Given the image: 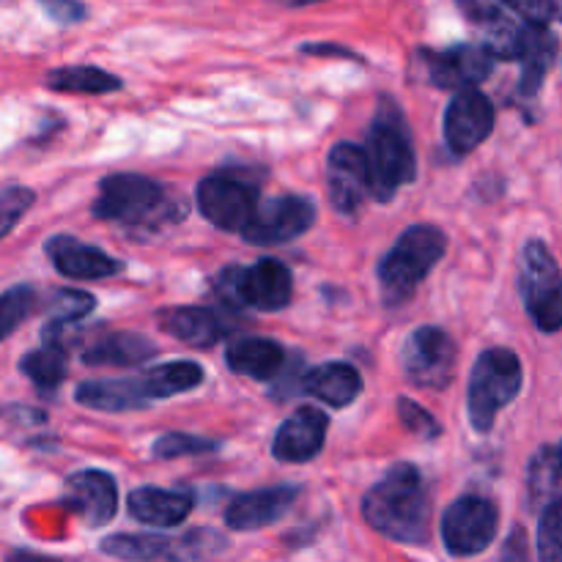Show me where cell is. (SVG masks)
<instances>
[{
	"label": "cell",
	"mask_w": 562,
	"mask_h": 562,
	"mask_svg": "<svg viewBox=\"0 0 562 562\" xmlns=\"http://www.w3.org/2000/svg\"><path fill=\"white\" fill-rule=\"evenodd\" d=\"M521 390V362L510 349H486L470 376V420L475 431H492L499 409Z\"/></svg>",
	"instance_id": "cell-5"
},
{
	"label": "cell",
	"mask_w": 562,
	"mask_h": 562,
	"mask_svg": "<svg viewBox=\"0 0 562 562\" xmlns=\"http://www.w3.org/2000/svg\"><path fill=\"white\" fill-rule=\"evenodd\" d=\"M302 53H307V55H340V58H357V55L351 53V49L335 47V44H305V47H302Z\"/></svg>",
	"instance_id": "cell-42"
},
{
	"label": "cell",
	"mask_w": 562,
	"mask_h": 562,
	"mask_svg": "<svg viewBox=\"0 0 562 562\" xmlns=\"http://www.w3.org/2000/svg\"><path fill=\"white\" fill-rule=\"evenodd\" d=\"M316 223V203L305 195L269 198L258 206L245 236L250 245H283L296 239Z\"/></svg>",
	"instance_id": "cell-11"
},
{
	"label": "cell",
	"mask_w": 562,
	"mask_h": 562,
	"mask_svg": "<svg viewBox=\"0 0 562 562\" xmlns=\"http://www.w3.org/2000/svg\"><path fill=\"white\" fill-rule=\"evenodd\" d=\"M148 390V398H170V395L187 393V390L198 387L203 382V368L195 362H168V366H157L143 376Z\"/></svg>",
	"instance_id": "cell-29"
},
{
	"label": "cell",
	"mask_w": 562,
	"mask_h": 562,
	"mask_svg": "<svg viewBox=\"0 0 562 562\" xmlns=\"http://www.w3.org/2000/svg\"><path fill=\"white\" fill-rule=\"evenodd\" d=\"M456 3L464 11V16H470L472 22H483V25L499 20L503 14H510L508 0H456Z\"/></svg>",
	"instance_id": "cell-39"
},
{
	"label": "cell",
	"mask_w": 562,
	"mask_h": 562,
	"mask_svg": "<svg viewBox=\"0 0 562 562\" xmlns=\"http://www.w3.org/2000/svg\"><path fill=\"white\" fill-rule=\"evenodd\" d=\"M499 530L497 505L483 497H461L445 510L442 541L456 558H472L492 547Z\"/></svg>",
	"instance_id": "cell-10"
},
{
	"label": "cell",
	"mask_w": 562,
	"mask_h": 562,
	"mask_svg": "<svg viewBox=\"0 0 562 562\" xmlns=\"http://www.w3.org/2000/svg\"><path fill=\"white\" fill-rule=\"evenodd\" d=\"M554 459H558V470L562 475V445H560V448H554Z\"/></svg>",
	"instance_id": "cell-45"
},
{
	"label": "cell",
	"mask_w": 562,
	"mask_h": 562,
	"mask_svg": "<svg viewBox=\"0 0 562 562\" xmlns=\"http://www.w3.org/2000/svg\"><path fill=\"white\" fill-rule=\"evenodd\" d=\"M225 547L228 543H225L220 532L201 527V530H192L187 536L176 538L173 549H170V562H203L223 552Z\"/></svg>",
	"instance_id": "cell-32"
},
{
	"label": "cell",
	"mask_w": 562,
	"mask_h": 562,
	"mask_svg": "<svg viewBox=\"0 0 562 562\" xmlns=\"http://www.w3.org/2000/svg\"><path fill=\"white\" fill-rule=\"evenodd\" d=\"M459 349L456 340L439 327H420L406 338L401 366L406 379L423 390H445L453 382Z\"/></svg>",
	"instance_id": "cell-8"
},
{
	"label": "cell",
	"mask_w": 562,
	"mask_h": 562,
	"mask_svg": "<svg viewBox=\"0 0 562 562\" xmlns=\"http://www.w3.org/2000/svg\"><path fill=\"white\" fill-rule=\"evenodd\" d=\"M302 390L333 409H344V406L355 404L357 395L362 393V376L349 362H327V366L313 368L302 379Z\"/></svg>",
	"instance_id": "cell-20"
},
{
	"label": "cell",
	"mask_w": 562,
	"mask_h": 562,
	"mask_svg": "<svg viewBox=\"0 0 562 562\" xmlns=\"http://www.w3.org/2000/svg\"><path fill=\"white\" fill-rule=\"evenodd\" d=\"M47 88L58 93H110L119 91L121 80L97 66H64L49 71Z\"/></svg>",
	"instance_id": "cell-28"
},
{
	"label": "cell",
	"mask_w": 562,
	"mask_h": 562,
	"mask_svg": "<svg viewBox=\"0 0 562 562\" xmlns=\"http://www.w3.org/2000/svg\"><path fill=\"white\" fill-rule=\"evenodd\" d=\"M562 483L558 470V459H554V448L538 450L536 459L530 461V477H527V492H530L532 505H543L547 508L552 503V494Z\"/></svg>",
	"instance_id": "cell-31"
},
{
	"label": "cell",
	"mask_w": 562,
	"mask_h": 562,
	"mask_svg": "<svg viewBox=\"0 0 562 562\" xmlns=\"http://www.w3.org/2000/svg\"><path fill=\"white\" fill-rule=\"evenodd\" d=\"M44 252L53 261L55 272L69 280H102L124 272V261L108 256L99 247L82 245L75 236H53L44 245Z\"/></svg>",
	"instance_id": "cell-17"
},
{
	"label": "cell",
	"mask_w": 562,
	"mask_h": 562,
	"mask_svg": "<svg viewBox=\"0 0 562 562\" xmlns=\"http://www.w3.org/2000/svg\"><path fill=\"white\" fill-rule=\"evenodd\" d=\"M494 69V58L483 44H459L445 53L431 55V82L437 88H448V91H472L481 86Z\"/></svg>",
	"instance_id": "cell-14"
},
{
	"label": "cell",
	"mask_w": 562,
	"mask_h": 562,
	"mask_svg": "<svg viewBox=\"0 0 562 562\" xmlns=\"http://www.w3.org/2000/svg\"><path fill=\"white\" fill-rule=\"evenodd\" d=\"M362 516L384 538L426 543L431 536V494L420 470L395 464L362 499Z\"/></svg>",
	"instance_id": "cell-1"
},
{
	"label": "cell",
	"mask_w": 562,
	"mask_h": 562,
	"mask_svg": "<svg viewBox=\"0 0 562 562\" xmlns=\"http://www.w3.org/2000/svg\"><path fill=\"white\" fill-rule=\"evenodd\" d=\"M283 3L294 5V9H302V5H313V3H322V0H283Z\"/></svg>",
	"instance_id": "cell-44"
},
{
	"label": "cell",
	"mask_w": 562,
	"mask_h": 562,
	"mask_svg": "<svg viewBox=\"0 0 562 562\" xmlns=\"http://www.w3.org/2000/svg\"><path fill=\"white\" fill-rule=\"evenodd\" d=\"M220 445L214 439L195 437V434H165L154 442L151 453L157 459H181V456H198V453H214Z\"/></svg>",
	"instance_id": "cell-35"
},
{
	"label": "cell",
	"mask_w": 562,
	"mask_h": 562,
	"mask_svg": "<svg viewBox=\"0 0 562 562\" xmlns=\"http://www.w3.org/2000/svg\"><path fill=\"white\" fill-rule=\"evenodd\" d=\"M36 307V289L27 283L14 285V289L0 294V340L9 338L22 322L33 313Z\"/></svg>",
	"instance_id": "cell-33"
},
{
	"label": "cell",
	"mask_w": 562,
	"mask_h": 562,
	"mask_svg": "<svg viewBox=\"0 0 562 562\" xmlns=\"http://www.w3.org/2000/svg\"><path fill=\"white\" fill-rule=\"evenodd\" d=\"M327 190L329 201L340 214H357L362 203L373 195L371 168L366 148L338 143L327 157Z\"/></svg>",
	"instance_id": "cell-12"
},
{
	"label": "cell",
	"mask_w": 562,
	"mask_h": 562,
	"mask_svg": "<svg viewBox=\"0 0 562 562\" xmlns=\"http://www.w3.org/2000/svg\"><path fill=\"white\" fill-rule=\"evenodd\" d=\"M538 558L541 562H562V497H554L541 510L538 525Z\"/></svg>",
	"instance_id": "cell-34"
},
{
	"label": "cell",
	"mask_w": 562,
	"mask_h": 562,
	"mask_svg": "<svg viewBox=\"0 0 562 562\" xmlns=\"http://www.w3.org/2000/svg\"><path fill=\"white\" fill-rule=\"evenodd\" d=\"M508 11L527 25L562 22V0H508Z\"/></svg>",
	"instance_id": "cell-37"
},
{
	"label": "cell",
	"mask_w": 562,
	"mask_h": 562,
	"mask_svg": "<svg viewBox=\"0 0 562 562\" xmlns=\"http://www.w3.org/2000/svg\"><path fill=\"white\" fill-rule=\"evenodd\" d=\"M368 168L373 179V198L390 201L401 187L412 184L417 176L415 146L404 113L395 102L382 99L366 143Z\"/></svg>",
	"instance_id": "cell-3"
},
{
	"label": "cell",
	"mask_w": 562,
	"mask_h": 562,
	"mask_svg": "<svg viewBox=\"0 0 562 562\" xmlns=\"http://www.w3.org/2000/svg\"><path fill=\"white\" fill-rule=\"evenodd\" d=\"M75 401L97 412H132L151 404L143 376L137 379H93L77 384Z\"/></svg>",
	"instance_id": "cell-19"
},
{
	"label": "cell",
	"mask_w": 562,
	"mask_h": 562,
	"mask_svg": "<svg viewBox=\"0 0 562 562\" xmlns=\"http://www.w3.org/2000/svg\"><path fill=\"white\" fill-rule=\"evenodd\" d=\"M499 562H532L530 558V543H527V536L521 527H514L503 547V560Z\"/></svg>",
	"instance_id": "cell-41"
},
{
	"label": "cell",
	"mask_w": 562,
	"mask_h": 562,
	"mask_svg": "<svg viewBox=\"0 0 562 562\" xmlns=\"http://www.w3.org/2000/svg\"><path fill=\"white\" fill-rule=\"evenodd\" d=\"M66 366H69V357H66V349L60 344H44L42 349L27 351L20 360V371L42 393H55L64 384Z\"/></svg>",
	"instance_id": "cell-26"
},
{
	"label": "cell",
	"mask_w": 562,
	"mask_h": 562,
	"mask_svg": "<svg viewBox=\"0 0 562 562\" xmlns=\"http://www.w3.org/2000/svg\"><path fill=\"white\" fill-rule=\"evenodd\" d=\"M494 130V108L486 93L461 91L450 99L445 110V140L450 151L470 154L492 135Z\"/></svg>",
	"instance_id": "cell-13"
},
{
	"label": "cell",
	"mask_w": 562,
	"mask_h": 562,
	"mask_svg": "<svg viewBox=\"0 0 562 562\" xmlns=\"http://www.w3.org/2000/svg\"><path fill=\"white\" fill-rule=\"evenodd\" d=\"M42 9L47 11L49 20H55L58 25H75V22L86 20V5L80 0H38Z\"/></svg>",
	"instance_id": "cell-40"
},
{
	"label": "cell",
	"mask_w": 562,
	"mask_h": 562,
	"mask_svg": "<svg viewBox=\"0 0 562 562\" xmlns=\"http://www.w3.org/2000/svg\"><path fill=\"white\" fill-rule=\"evenodd\" d=\"M554 55H558V38L547 25H527L525 47H521V80L519 91L525 97H536L543 77L552 69Z\"/></svg>",
	"instance_id": "cell-24"
},
{
	"label": "cell",
	"mask_w": 562,
	"mask_h": 562,
	"mask_svg": "<svg viewBox=\"0 0 562 562\" xmlns=\"http://www.w3.org/2000/svg\"><path fill=\"white\" fill-rule=\"evenodd\" d=\"M398 415L401 423L420 439H437L439 431H442V426L434 420V415H428L420 404H415V401L409 398L398 401Z\"/></svg>",
	"instance_id": "cell-38"
},
{
	"label": "cell",
	"mask_w": 562,
	"mask_h": 562,
	"mask_svg": "<svg viewBox=\"0 0 562 562\" xmlns=\"http://www.w3.org/2000/svg\"><path fill=\"white\" fill-rule=\"evenodd\" d=\"M9 562H60L55 558H47V554H38V552H27V549H16V552H11Z\"/></svg>",
	"instance_id": "cell-43"
},
{
	"label": "cell",
	"mask_w": 562,
	"mask_h": 562,
	"mask_svg": "<svg viewBox=\"0 0 562 562\" xmlns=\"http://www.w3.org/2000/svg\"><path fill=\"white\" fill-rule=\"evenodd\" d=\"M159 324L165 333L173 335L176 340L195 349H209L217 340L225 338L228 327L220 322V316L209 307H176V311L159 313Z\"/></svg>",
	"instance_id": "cell-22"
},
{
	"label": "cell",
	"mask_w": 562,
	"mask_h": 562,
	"mask_svg": "<svg viewBox=\"0 0 562 562\" xmlns=\"http://www.w3.org/2000/svg\"><path fill=\"white\" fill-rule=\"evenodd\" d=\"M36 201V192L31 187H9L0 192V239L9 236L16 228L27 209Z\"/></svg>",
	"instance_id": "cell-36"
},
{
	"label": "cell",
	"mask_w": 562,
	"mask_h": 562,
	"mask_svg": "<svg viewBox=\"0 0 562 562\" xmlns=\"http://www.w3.org/2000/svg\"><path fill=\"white\" fill-rule=\"evenodd\" d=\"M225 362L234 373L250 379H274L285 366V349L269 338H241L225 351Z\"/></svg>",
	"instance_id": "cell-23"
},
{
	"label": "cell",
	"mask_w": 562,
	"mask_h": 562,
	"mask_svg": "<svg viewBox=\"0 0 562 562\" xmlns=\"http://www.w3.org/2000/svg\"><path fill=\"white\" fill-rule=\"evenodd\" d=\"M93 214L108 223H124L137 231H154L159 223L184 217V206L170 201L159 181L143 173H113L102 179Z\"/></svg>",
	"instance_id": "cell-2"
},
{
	"label": "cell",
	"mask_w": 562,
	"mask_h": 562,
	"mask_svg": "<svg viewBox=\"0 0 562 562\" xmlns=\"http://www.w3.org/2000/svg\"><path fill=\"white\" fill-rule=\"evenodd\" d=\"M64 503L86 521L88 527L108 525L115 516L119 488L115 481L102 470H82L66 481Z\"/></svg>",
	"instance_id": "cell-16"
},
{
	"label": "cell",
	"mask_w": 562,
	"mask_h": 562,
	"mask_svg": "<svg viewBox=\"0 0 562 562\" xmlns=\"http://www.w3.org/2000/svg\"><path fill=\"white\" fill-rule=\"evenodd\" d=\"M519 291L536 327L541 333H558L562 327V274L543 241L532 239L521 250Z\"/></svg>",
	"instance_id": "cell-7"
},
{
	"label": "cell",
	"mask_w": 562,
	"mask_h": 562,
	"mask_svg": "<svg viewBox=\"0 0 562 562\" xmlns=\"http://www.w3.org/2000/svg\"><path fill=\"white\" fill-rule=\"evenodd\" d=\"M97 300L86 291L77 289H60L49 296L47 302V327H44V344H53V340L60 338L69 324L80 322L88 313L93 311Z\"/></svg>",
	"instance_id": "cell-27"
},
{
	"label": "cell",
	"mask_w": 562,
	"mask_h": 562,
	"mask_svg": "<svg viewBox=\"0 0 562 562\" xmlns=\"http://www.w3.org/2000/svg\"><path fill=\"white\" fill-rule=\"evenodd\" d=\"M154 344L137 333H115L93 344L82 351L86 366H113V368H135L154 357Z\"/></svg>",
	"instance_id": "cell-25"
},
{
	"label": "cell",
	"mask_w": 562,
	"mask_h": 562,
	"mask_svg": "<svg viewBox=\"0 0 562 562\" xmlns=\"http://www.w3.org/2000/svg\"><path fill=\"white\" fill-rule=\"evenodd\" d=\"M214 289L225 302L236 307H258V311H283L294 294L291 269L278 258H261L252 267H231L217 278Z\"/></svg>",
	"instance_id": "cell-6"
},
{
	"label": "cell",
	"mask_w": 562,
	"mask_h": 562,
	"mask_svg": "<svg viewBox=\"0 0 562 562\" xmlns=\"http://www.w3.org/2000/svg\"><path fill=\"white\" fill-rule=\"evenodd\" d=\"M327 428L329 420L322 409H313V406L296 409L294 415L278 428V434H274V459L289 461V464H305V461H313L324 450Z\"/></svg>",
	"instance_id": "cell-15"
},
{
	"label": "cell",
	"mask_w": 562,
	"mask_h": 562,
	"mask_svg": "<svg viewBox=\"0 0 562 562\" xmlns=\"http://www.w3.org/2000/svg\"><path fill=\"white\" fill-rule=\"evenodd\" d=\"M448 239L434 225H412L398 236L379 263L382 296L390 307H398L417 291L434 267L442 261Z\"/></svg>",
	"instance_id": "cell-4"
},
{
	"label": "cell",
	"mask_w": 562,
	"mask_h": 562,
	"mask_svg": "<svg viewBox=\"0 0 562 562\" xmlns=\"http://www.w3.org/2000/svg\"><path fill=\"white\" fill-rule=\"evenodd\" d=\"M130 514L140 525L151 527H173L181 525L192 514L195 499L184 492H165V488H135L130 494Z\"/></svg>",
	"instance_id": "cell-21"
},
{
	"label": "cell",
	"mask_w": 562,
	"mask_h": 562,
	"mask_svg": "<svg viewBox=\"0 0 562 562\" xmlns=\"http://www.w3.org/2000/svg\"><path fill=\"white\" fill-rule=\"evenodd\" d=\"M296 494H300L296 486H274L241 494L225 510V525L239 532L261 530V527L274 525L278 519H283V514H289Z\"/></svg>",
	"instance_id": "cell-18"
},
{
	"label": "cell",
	"mask_w": 562,
	"mask_h": 562,
	"mask_svg": "<svg viewBox=\"0 0 562 562\" xmlns=\"http://www.w3.org/2000/svg\"><path fill=\"white\" fill-rule=\"evenodd\" d=\"M195 201L209 223L217 225L220 231H231V234H245L258 212L256 190L239 176L231 173L206 176L198 184Z\"/></svg>",
	"instance_id": "cell-9"
},
{
	"label": "cell",
	"mask_w": 562,
	"mask_h": 562,
	"mask_svg": "<svg viewBox=\"0 0 562 562\" xmlns=\"http://www.w3.org/2000/svg\"><path fill=\"white\" fill-rule=\"evenodd\" d=\"M173 541L162 536H110L102 541V552L115 560L130 562H151V560H170Z\"/></svg>",
	"instance_id": "cell-30"
}]
</instances>
